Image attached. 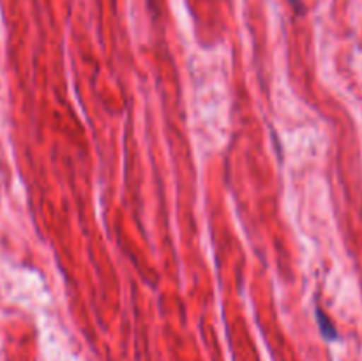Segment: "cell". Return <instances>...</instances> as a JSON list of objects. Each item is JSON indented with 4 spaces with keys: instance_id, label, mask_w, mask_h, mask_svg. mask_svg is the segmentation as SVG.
<instances>
[{
    "instance_id": "1",
    "label": "cell",
    "mask_w": 362,
    "mask_h": 361,
    "mask_svg": "<svg viewBox=\"0 0 362 361\" xmlns=\"http://www.w3.org/2000/svg\"><path fill=\"white\" fill-rule=\"evenodd\" d=\"M317 321H318V326H320L322 336H324L325 340H336V338H338V331H336V326L332 324L331 319L327 317V314H325L324 310H320V308L317 310Z\"/></svg>"
},
{
    "instance_id": "2",
    "label": "cell",
    "mask_w": 362,
    "mask_h": 361,
    "mask_svg": "<svg viewBox=\"0 0 362 361\" xmlns=\"http://www.w3.org/2000/svg\"><path fill=\"white\" fill-rule=\"evenodd\" d=\"M292 4H293V6H299L300 0H292Z\"/></svg>"
}]
</instances>
